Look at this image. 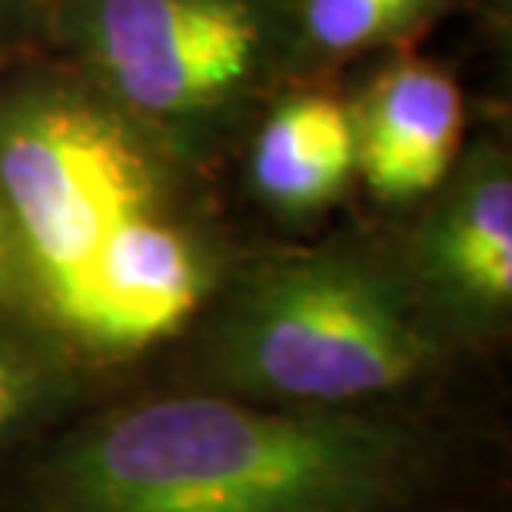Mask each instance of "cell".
Returning a JSON list of instances; mask_svg holds the SVG:
<instances>
[{
  "instance_id": "obj_11",
  "label": "cell",
  "mask_w": 512,
  "mask_h": 512,
  "mask_svg": "<svg viewBox=\"0 0 512 512\" xmlns=\"http://www.w3.org/2000/svg\"><path fill=\"white\" fill-rule=\"evenodd\" d=\"M47 37V0H0V77L27 64Z\"/></svg>"
},
{
  "instance_id": "obj_1",
  "label": "cell",
  "mask_w": 512,
  "mask_h": 512,
  "mask_svg": "<svg viewBox=\"0 0 512 512\" xmlns=\"http://www.w3.org/2000/svg\"><path fill=\"white\" fill-rule=\"evenodd\" d=\"M197 173L64 60L0 77V193L37 320L80 360L170 340L217 290L223 253Z\"/></svg>"
},
{
  "instance_id": "obj_10",
  "label": "cell",
  "mask_w": 512,
  "mask_h": 512,
  "mask_svg": "<svg viewBox=\"0 0 512 512\" xmlns=\"http://www.w3.org/2000/svg\"><path fill=\"white\" fill-rule=\"evenodd\" d=\"M0 313H17L37 320V290L24 237L10 213L4 193H0Z\"/></svg>"
},
{
  "instance_id": "obj_6",
  "label": "cell",
  "mask_w": 512,
  "mask_h": 512,
  "mask_svg": "<svg viewBox=\"0 0 512 512\" xmlns=\"http://www.w3.org/2000/svg\"><path fill=\"white\" fill-rule=\"evenodd\" d=\"M353 110L356 170L386 203L439 190L459 157L463 97L433 64H396L373 80Z\"/></svg>"
},
{
  "instance_id": "obj_4",
  "label": "cell",
  "mask_w": 512,
  "mask_h": 512,
  "mask_svg": "<svg viewBox=\"0 0 512 512\" xmlns=\"http://www.w3.org/2000/svg\"><path fill=\"white\" fill-rule=\"evenodd\" d=\"M64 64L203 170L303 67V0H47Z\"/></svg>"
},
{
  "instance_id": "obj_9",
  "label": "cell",
  "mask_w": 512,
  "mask_h": 512,
  "mask_svg": "<svg viewBox=\"0 0 512 512\" xmlns=\"http://www.w3.org/2000/svg\"><path fill=\"white\" fill-rule=\"evenodd\" d=\"M439 0H303L306 57H346L399 40L429 20Z\"/></svg>"
},
{
  "instance_id": "obj_7",
  "label": "cell",
  "mask_w": 512,
  "mask_h": 512,
  "mask_svg": "<svg viewBox=\"0 0 512 512\" xmlns=\"http://www.w3.org/2000/svg\"><path fill=\"white\" fill-rule=\"evenodd\" d=\"M356 173L353 110L326 94H286L266 110L250 147V183L283 217L330 207Z\"/></svg>"
},
{
  "instance_id": "obj_8",
  "label": "cell",
  "mask_w": 512,
  "mask_h": 512,
  "mask_svg": "<svg viewBox=\"0 0 512 512\" xmlns=\"http://www.w3.org/2000/svg\"><path fill=\"white\" fill-rule=\"evenodd\" d=\"M80 393V356L40 320L0 313V453Z\"/></svg>"
},
{
  "instance_id": "obj_2",
  "label": "cell",
  "mask_w": 512,
  "mask_h": 512,
  "mask_svg": "<svg viewBox=\"0 0 512 512\" xmlns=\"http://www.w3.org/2000/svg\"><path fill=\"white\" fill-rule=\"evenodd\" d=\"M419 466L416 439L360 409L230 393L147 399L60 439L24 512H383Z\"/></svg>"
},
{
  "instance_id": "obj_3",
  "label": "cell",
  "mask_w": 512,
  "mask_h": 512,
  "mask_svg": "<svg viewBox=\"0 0 512 512\" xmlns=\"http://www.w3.org/2000/svg\"><path fill=\"white\" fill-rule=\"evenodd\" d=\"M433 356V320L403 266L350 247L260 263L207 336L210 380L270 406L350 409L419 380Z\"/></svg>"
},
{
  "instance_id": "obj_5",
  "label": "cell",
  "mask_w": 512,
  "mask_h": 512,
  "mask_svg": "<svg viewBox=\"0 0 512 512\" xmlns=\"http://www.w3.org/2000/svg\"><path fill=\"white\" fill-rule=\"evenodd\" d=\"M456 160L403 270L429 320L493 333L512 310V167L493 140Z\"/></svg>"
}]
</instances>
